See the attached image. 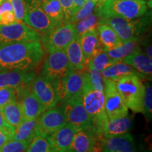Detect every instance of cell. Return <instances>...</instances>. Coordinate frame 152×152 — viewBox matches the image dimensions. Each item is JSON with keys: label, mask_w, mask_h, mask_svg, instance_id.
I'll list each match as a JSON object with an SVG mask.
<instances>
[{"label": "cell", "mask_w": 152, "mask_h": 152, "mask_svg": "<svg viewBox=\"0 0 152 152\" xmlns=\"http://www.w3.org/2000/svg\"><path fill=\"white\" fill-rule=\"evenodd\" d=\"M45 56L40 41L0 45V68L34 70Z\"/></svg>", "instance_id": "cell-1"}, {"label": "cell", "mask_w": 152, "mask_h": 152, "mask_svg": "<svg viewBox=\"0 0 152 152\" xmlns=\"http://www.w3.org/2000/svg\"><path fill=\"white\" fill-rule=\"evenodd\" d=\"M83 78L82 102L92 120L98 139L102 137L104 127L108 121L104 110V93L94 90L91 86L85 71L82 72Z\"/></svg>", "instance_id": "cell-2"}, {"label": "cell", "mask_w": 152, "mask_h": 152, "mask_svg": "<svg viewBox=\"0 0 152 152\" xmlns=\"http://www.w3.org/2000/svg\"><path fill=\"white\" fill-rule=\"evenodd\" d=\"M94 10L100 18L118 16L131 20L145 15L147 4L144 0H98Z\"/></svg>", "instance_id": "cell-3"}, {"label": "cell", "mask_w": 152, "mask_h": 152, "mask_svg": "<svg viewBox=\"0 0 152 152\" xmlns=\"http://www.w3.org/2000/svg\"><path fill=\"white\" fill-rule=\"evenodd\" d=\"M115 84L127 107L135 113H142L144 84L142 77L130 74L115 81Z\"/></svg>", "instance_id": "cell-4"}, {"label": "cell", "mask_w": 152, "mask_h": 152, "mask_svg": "<svg viewBox=\"0 0 152 152\" xmlns=\"http://www.w3.org/2000/svg\"><path fill=\"white\" fill-rule=\"evenodd\" d=\"M148 21L146 19H126L122 17L112 16L100 18L99 24L109 25L117 33L123 42L138 40L142 34L147 30Z\"/></svg>", "instance_id": "cell-5"}, {"label": "cell", "mask_w": 152, "mask_h": 152, "mask_svg": "<svg viewBox=\"0 0 152 152\" xmlns=\"http://www.w3.org/2000/svg\"><path fill=\"white\" fill-rule=\"evenodd\" d=\"M75 38V24L65 22L44 33L40 37V42L43 49L49 53L57 50H65Z\"/></svg>", "instance_id": "cell-6"}, {"label": "cell", "mask_w": 152, "mask_h": 152, "mask_svg": "<svg viewBox=\"0 0 152 152\" xmlns=\"http://www.w3.org/2000/svg\"><path fill=\"white\" fill-rule=\"evenodd\" d=\"M26 11L23 22L39 33H46L62 23L50 18L39 4L37 0H24Z\"/></svg>", "instance_id": "cell-7"}, {"label": "cell", "mask_w": 152, "mask_h": 152, "mask_svg": "<svg viewBox=\"0 0 152 152\" xmlns=\"http://www.w3.org/2000/svg\"><path fill=\"white\" fill-rule=\"evenodd\" d=\"M73 71L68 62L65 50L49 52L44 63L40 75L54 83Z\"/></svg>", "instance_id": "cell-8"}, {"label": "cell", "mask_w": 152, "mask_h": 152, "mask_svg": "<svg viewBox=\"0 0 152 152\" xmlns=\"http://www.w3.org/2000/svg\"><path fill=\"white\" fill-rule=\"evenodd\" d=\"M40 33L23 22L0 25V45L18 42L40 41Z\"/></svg>", "instance_id": "cell-9"}, {"label": "cell", "mask_w": 152, "mask_h": 152, "mask_svg": "<svg viewBox=\"0 0 152 152\" xmlns=\"http://www.w3.org/2000/svg\"><path fill=\"white\" fill-rule=\"evenodd\" d=\"M61 108L66 123L73 125L78 130L94 126L92 120L83 104L82 92L64 102Z\"/></svg>", "instance_id": "cell-10"}, {"label": "cell", "mask_w": 152, "mask_h": 152, "mask_svg": "<svg viewBox=\"0 0 152 152\" xmlns=\"http://www.w3.org/2000/svg\"><path fill=\"white\" fill-rule=\"evenodd\" d=\"M104 110L108 119L128 115V108L118 92L115 82L104 80Z\"/></svg>", "instance_id": "cell-11"}, {"label": "cell", "mask_w": 152, "mask_h": 152, "mask_svg": "<svg viewBox=\"0 0 152 152\" xmlns=\"http://www.w3.org/2000/svg\"><path fill=\"white\" fill-rule=\"evenodd\" d=\"M66 123V118L61 107L55 106L46 110L37 118L35 127L36 136L47 137Z\"/></svg>", "instance_id": "cell-12"}, {"label": "cell", "mask_w": 152, "mask_h": 152, "mask_svg": "<svg viewBox=\"0 0 152 152\" xmlns=\"http://www.w3.org/2000/svg\"><path fill=\"white\" fill-rule=\"evenodd\" d=\"M83 78L82 72L72 71L64 77L52 83L59 102H64L82 92Z\"/></svg>", "instance_id": "cell-13"}, {"label": "cell", "mask_w": 152, "mask_h": 152, "mask_svg": "<svg viewBox=\"0 0 152 152\" xmlns=\"http://www.w3.org/2000/svg\"><path fill=\"white\" fill-rule=\"evenodd\" d=\"M25 120L37 118L45 111V108L31 90V84L15 90Z\"/></svg>", "instance_id": "cell-14"}, {"label": "cell", "mask_w": 152, "mask_h": 152, "mask_svg": "<svg viewBox=\"0 0 152 152\" xmlns=\"http://www.w3.org/2000/svg\"><path fill=\"white\" fill-rule=\"evenodd\" d=\"M34 70L1 68L0 70V87H11L18 90L32 83L35 77Z\"/></svg>", "instance_id": "cell-15"}, {"label": "cell", "mask_w": 152, "mask_h": 152, "mask_svg": "<svg viewBox=\"0 0 152 152\" xmlns=\"http://www.w3.org/2000/svg\"><path fill=\"white\" fill-rule=\"evenodd\" d=\"M31 90L46 110L56 106L59 98L52 83L40 75H37L32 82Z\"/></svg>", "instance_id": "cell-16"}, {"label": "cell", "mask_w": 152, "mask_h": 152, "mask_svg": "<svg viewBox=\"0 0 152 152\" xmlns=\"http://www.w3.org/2000/svg\"><path fill=\"white\" fill-rule=\"evenodd\" d=\"M75 126L66 123L64 126L47 137L53 152H70L75 132Z\"/></svg>", "instance_id": "cell-17"}, {"label": "cell", "mask_w": 152, "mask_h": 152, "mask_svg": "<svg viewBox=\"0 0 152 152\" xmlns=\"http://www.w3.org/2000/svg\"><path fill=\"white\" fill-rule=\"evenodd\" d=\"M102 152H137L134 139L130 132L111 137L99 138Z\"/></svg>", "instance_id": "cell-18"}, {"label": "cell", "mask_w": 152, "mask_h": 152, "mask_svg": "<svg viewBox=\"0 0 152 152\" xmlns=\"http://www.w3.org/2000/svg\"><path fill=\"white\" fill-rule=\"evenodd\" d=\"M99 143L94 126L80 129L75 132L70 152H87Z\"/></svg>", "instance_id": "cell-19"}, {"label": "cell", "mask_w": 152, "mask_h": 152, "mask_svg": "<svg viewBox=\"0 0 152 152\" xmlns=\"http://www.w3.org/2000/svg\"><path fill=\"white\" fill-rule=\"evenodd\" d=\"M123 62L128 64L135 69L143 77L144 79L151 80L152 61L144 53L142 49H139L132 54L128 55L122 60Z\"/></svg>", "instance_id": "cell-20"}, {"label": "cell", "mask_w": 152, "mask_h": 152, "mask_svg": "<svg viewBox=\"0 0 152 152\" xmlns=\"http://www.w3.org/2000/svg\"><path fill=\"white\" fill-rule=\"evenodd\" d=\"M132 127V120L128 115L108 119L102 137H111L124 134L130 132Z\"/></svg>", "instance_id": "cell-21"}, {"label": "cell", "mask_w": 152, "mask_h": 152, "mask_svg": "<svg viewBox=\"0 0 152 152\" xmlns=\"http://www.w3.org/2000/svg\"><path fill=\"white\" fill-rule=\"evenodd\" d=\"M78 39L87 66V63L102 49L96 28L83 34L78 38Z\"/></svg>", "instance_id": "cell-22"}, {"label": "cell", "mask_w": 152, "mask_h": 152, "mask_svg": "<svg viewBox=\"0 0 152 152\" xmlns=\"http://www.w3.org/2000/svg\"><path fill=\"white\" fill-rule=\"evenodd\" d=\"M68 62L73 71L83 72L86 68V62L78 38H75L65 49Z\"/></svg>", "instance_id": "cell-23"}, {"label": "cell", "mask_w": 152, "mask_h": 152, "mask_svg": "<svg viewBox=\"0 0 152 152\" xmlns=\"http://www.w3.org/2000/svg\"><path fill=\"white\" fill-rule=\"evenodd\" d=\"M101 74L104 80H109L114 82L130 74H135L140 76L142 79H144L143 77L135 69L128 64L123 62L122 61H119L109 67L106 68V69L101 71Z\"/></svg>", "instance_id": "cell-24"}, {"label": "cell", "mask_w": 152, "mask_h": 152, "mask_svg": "<svg viewBox=\"0 0 152 152\" xmlns=\"http://www.w3.org/2000/svg\"><path fill=\"white\" fill-rule=\"evenodd\" d=\"M101 46L104 50L115 48L123 43L117 33L109 25L100 23L96 27Z\"/></svg>", "instance_id": "cell-25"}, {"label": "cell", "mask_w": 152, "mask_h": 152, "mask_svg": "<svg viewBox=\"0 0 152 152\" xmlns=\"http://www.w3.org/2000/svg\"><path fill=\"white\" fill-rule=\"evenodd\" d=\"M37 122V118L32 120H24L15 128L14 134L11 140L30 143L36 137L35 127Z\"/></svg>", "instance_id": "cell-26"}, {"label": "cell", "mask_w": 152, "mask_h": 152, "mask_svg": "<svg viewBox=\"0 0 152 152\" xmlns=\"http://www.w3.org/2000/svg\"><path fill=\"white\" fill-rule=\"evenodd\" d=\"M0 112L6 122L15 128L25 120L21 108L16 99L4 106Z\"/></svg>", "instance_id": "cell-27"}, {"label": "cell", "mask_w": 152, "mask_h": 152, "mask_svg": "<svg viewBox=\"0 0 152 152\" xmlns=\"http://www.w3.org/2000/svg\"><path fill=\"white\" fill-rule=\"evenodd\" d=\"M141 49L138 40H132L123 42L119 46L115 48L105 50L108 55L116 61H122L123 58L128 56L136 51Z\"/></svg>", "instance_id": "cell-28"}, {"label": "cell", "mask_w": 152, "mask_h": 152, "mask_svg": "<svg viewBox=\"0 0 152 152\" xmlns=\"http://www.w3.org/2000/svg\"><path fill=\"white\" fill-rule=\"evenodd\" d=\"M39 4L48 16L59 23H65L64 11L58 0H42Z\"/></svg>", "instance_id": "cell-29"}, {"label": "cell", "mask_w": 152, "mask_h": 152, "mask_svg": "<svg viewBox=\"0 0 152 152\" xmlns=\"http://www.w3.org/2000/svg\"><path fill=\"white\" fill-rule=\"evenodd\" d=\"M99 20L100 17L98 13L94 10V12L89 16L74 23L75 24V37L79 38L87 32L96 29L99 25Z\"/></svg>", "instance_id": "cell-30"}, {"label": "cell", "mask_w": 152, "mask_h": 152, "mask_svg": "<svg viewBox=\"0 0 152 152\" xmlns=\"http://www.w3.org/2000/svg\"><path fill=\"white\" fill-rule=\"evenodd\" d=\"M118 61H119L113 59L108 55L106 51L102 49L87 63V66L101 72Z\"/></svg>", "instance_id": "cell-31"}, {"label": "cell", "mask_w": 152, "mask_h": 152, "mask_svg": "<svg viewBox=\"0 0 152 152\" xmlns=\"http://www.w3.org/2000/svg\"><path fill=\"white\" fill-rule=\"evenodd\" d=\"M97 1L98 0H86L83 7L71 16L69 22L75 23L92 14L94 12Z\"/></svg>", "instance_id": "cell-32"}, {"label": "cell", "mask_w": 152, "mask_h": 152, "mask_svg": "<svg viewBox=\"0 0 152 152\" xmlns=\"http://www.w3.org/2000/svg\"><path fill=\"white\" fill-rule=\"evenodd\" d=\"M87 79L91 86L94 90L104 92V82L100 71H96L94 68L86 67L85 70Z\"/></svg>", "instance_id": "cell-33"}, {"label": "cell", "mask_w": 152, "mask_h": 152, "mask_svg": "<svg viewBox=\"0 0 152 152\" xmlns=\"http://www.w3.org/2000/svg\"><path fill=\"white\" fill-rule=\"evenodd\" d=\"M26 152H53L47 137L36 136L32 140Z\"/></svg>", "instance_id": "cell-34"}, {"label": "cell", "mask_w": 152, "mask_h": 152, "mask_svg": "<svg viewBox=\"0 0 152 152\" xmlns=\"http://www.w3.org/2000/svg\"><path fill=\"white\" fill-rule=\"evenodd\" d=\"M142 113L148 120H151L152 116V87L149 82L144 84V94L142 102Z\"/></svg>", "instance_id": "cell-35"}, {"label": "cell", "mask_w": 152, "mask_h": 152, "mask_svg": "<svg viewBox=\"0 0 152 152\" xmlns=\"http://www.w3.org/2000/svg\"><path fill=\"white\" fill-rule=\"evenodd\" d=\"M29 144L26 142L10 140L0 148V152H26Z\"/></svg>", "instance_id": "cell-36"}, {"label": "cell", "mask_w": 152, "mask_h": 152, "mask_svg": "<svg viewBox=\"0 0 152 152\" xmlns=\"http://www.w3.org/2000/svg\"><path fill=\"white\" fill-rule=\"evenodd\" d=\"M16 99V92L14 89L11 87H0V109Z\"/></svg>", "instance_id": "cell-37"}, {"label": "cell", "mask_w": 152, "mask_h": 152, "mask_svg": "<svg viewBox=\"0 0 152 152\" xmlns=\"http://www.w3.org/2000/svg\"><path fill=\"white\" fill-rule=\"evenodd\" d=\"M11 4L15 16L18 22H23L26 11L24 0H9Z\"/></svg>", "instance_id": "cell-38"}, {"label": "cell", "mask_w": 152, "mask_h": 152, "mask_svg": "<svg viewBox=\"0 0 152 152\" xmlns=\"http://www.w3.org/2000/svg\"><path fill=\"white\" fill-rule=\"evenodd\" d=\"M64 11V18L66 22H69L72 16V7L73 0H58Z\"/></svg>", "instance_id": "cell-39"}, {"label": "cell", "mask_w": 152, "mask_h": 152, "mask_svg": "<svg viewBox=\"0 0 152 152\" xmlns=\"http://www.w3.org/2000/svg\"><path fill=\"white\" fill-rule=\"evenodd\" d=\"M17 22L14 11H7L0 16V25H9Z\"/></svg>", "instance_id": "cell-40"}, {"label": "cell", "mask_w": 152, "mask_h": 152, "mask_svg": "<svg viewBox=\"0 0 152 152\" xmlns=\"http://www.w3.org/2000/svg\"><path fill=\"white\" fill-rule=\"evenodd\" d=\"M0 130L6 133L7 135L10 137L11 139L12 137V136L14 135L15 132V128L6 122L3 115H1V112H0Z\"/></svg>", "instance_id": "cell-41"}, {"label": "cell", "mask_w": 152, "mask_h": 152, "mask_svg": "<svg viewBox=\"0 0 152 152\" xmlns=\"http://www.w3.org/2000/svg\"><path fill=\"white\" fill-rule=\"evenodd\" d=\"M7 11H13V8L9 0H5L0 4V16Z\"/></svg>", "instance_id": "cell-42"}, {"label": "cell", "mask_w": 152, "mask_h": 152, "mask_svg": "<svg viewBox=\"0 0 152 152\" xmlns=\"http://www.w3.org/2000/svg\"><path fill=\"white\" fill-rule=\"evenodd\" d=\"M85 1L86 0H73V7H72V16L83 7Z\"/></svg>", "instance_id": "cell-43"}, {"label": "cell", "mask_w": 152, "mask_h": 152, "mask_svg": "<svg viewBox=\"0 0 152 152\" xmlns=\"http://www.w3.org/2000/svg\"><path fill=\"white\" fill-rule=\"evenodd\" d=\"M11 140V137L6 133L0 130V148L2 147L7 142Z\"/></svg>", "instance_id": "cell-44"}, {"label": "cell", "mask_w": 152, "mask_h": 152, "mask_svg": "<svg viewBox=\"0 0 152 152\" xmlns=\"http://www.w3.org/2000/svg\"><path fill=\"white\" fill-rule=\"evenodd\" d=\"M143 46L144 48V52L148 56L151 58L152 57V51H151V45L149 44V41L147 40L145 43H143Z\"/></svg>", "instance_id": "cell-45"}, {"label": "cell", "mask_w": 152, "mask_h": 152, "mask_svg": "<svg viewBox=\"0 0 152 152\" xmlns=\"http://www.w3.org/2000/svg\"><path fill=\"white\" fill-rule=\"evenodd\" d=\"M87 152H102V148H101V147H100L99 142V143L96 144V145L95 146L94 148H93V149H92L90 151H89Z\"/></svg>", "instance_id": "cell-46"}, {"label": "cell", "mask_w": 152, "mask_h": 152, "mask_svg": "<svg viewBox=\"0 0 152 152\" xmlns=\"http://www.w3.org/2000/svg\"><path fill=\"white\" fill-rule=\"evenodd\" d=\"M144 1H146L147 4V6H149V7H150V8L151 7V1L152 0H144Z\"/></svg>", "instance_id": "cell-47"}, {"label": "cell", "mask_w": 152, "mask_h": 152, "mask_svg": "<svg viewBox=\"0 0 152 152\" xmlns=\"http://www.w3.org/2000/svg\"><path fill=\"white\" fill-rule=\"evenodd\" d=\"M4 1H5V0H0V4H1L2 2H4Z\"/></svg>", "instance_id": "cell-48"}, {"label": "cell", "mask_w": 152, "mask_h": 152, "mask_svg": "<svg viewBox=\"0 0 152 152\" xmlns=\"http://www.w3.org/2000/svg\"><path fill=\"white\" fill-rule=\"evenodd\" d=\"M37 1H42V0H37Z\"/></svg>", "instance_id": "cell-49"}, {"label": "cell", "mask_w": 152, "mask_h": 152, "mask_svg": "<svg viewBox=\"0 0 152 152\" xmlns=\"http://www.w3.org/2000/svg\"><path fill=\"white\" fill-rule=\"evenodd\" d=\"M1 68H0V70H1Z\"/></svg>", "instance_id": "cell-50"}]
</instances>
